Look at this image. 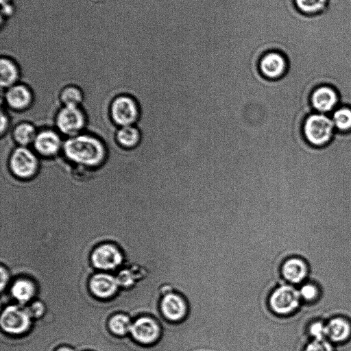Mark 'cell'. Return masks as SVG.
<instances>
[{
	"instance_id": "obj_11",
	"label": "cell",
	"mask_w": 351,
	"mask_h": 351,
	"mask_svg": "<svg viewBox=\"0 0 351 351\" xmlns=\"http://www.w3.org/2000/svg\"><path fill=\"white\" fill-rule=\"evenodd\" d=\"M90 259L95 268L101 270H112L121 264L123 256L114 245L104 243L93 250Z\"/></svg>"
},
{
	"instance_id": "obj_3",
	"label": "cell",
	"mask_w": 351,
	"mask_h": 351,
	"mask_svg": "<svg viewBox=\"0 0 351 351\" xmlns=\"http://www.w3.org/2000/svg\"><path fill=\"white\" fill-rule=\"evenodd\" d=\"M299 291L293 285L284 282L271 291L268 304L270 310L280 317H289L300 307Z\"/></svg>"
},
{
	"instance_id": "obj_29",
	"label": "cell",
	"mask_w": 351,
	"mask_h": 351,
	"mask_svg": "<svg viewBox=\"0 0 351 351\" xmlns=\"http://www.w3.org/2000/svg\"><path fill=\"white\" fill-rule=\"evenodd\" d=\"M117 279L119 286L121 285L123 287H128L134 283V277L132 273L128 270L120 271Z\"/></svg>"
},
{
	"instance_id": "obj_35",
	"label": "cell",
	"mask_w": 351,
	"mask_h": 351,
	"mask_svg": "<svg viewBox=\"0 0 351 351\" xmlns=\"http://www.w3.org/2000/svg\"><path fill=\"white\" fill-rule=\"evenodd\" d=\"M12 0H0L1 4L11 3Z\"/></svg>"
},
{
	"instance_id": "obj_27",
	"label": "cell",
	"mask_w": 351,
	"mask_h": 351,
	"mask_svg": "<svg viewBox=\"0 0 351 351\" xmlns=\"http://www.w3.org/2000/svg\"><path fill=\"white\" fill-rule=\"evenodd\" d=\"M301 300L313 302L319 296V288L313 282H304L298 289Z\"/></svg>"
},
{
	"instance_id": "obj_26",
	"label": "cell",
	"mask_w": 351,
	"mask_h": 351,
	"mask_svg": "<svg viewBox=\"0 0 351 351\" xmlns=\"http://www.w3.org/2000/svg\"><path fill=\"white\" fill-rule=\"evenodd\" d=\"M302 351H335V346L327 339H311L304 345Z\"/></svg>"
},
{
	"instance_id": "obj_4",
	"label": "cell",
	"mask_w": 351,
	"mask_h": 351,
	"mask_svg": "<svg viewBox=\"0 0 351 351\" xmlns=\"http://www.w3.org/2000/svg\"><path fill=\"white\" fill-rule=\"evenodd\" d=\"M110 115L112 121L120 127L132 125L138 121L141 109L134 97L121 95L111 102Z\"/></svg>"
},
{
	"instance_id": "obj_18",
	"label": "cell",
	"mask_w": 351,
	"mask_h": 351,
	"mask_svg": "<svg viewBox=\"0 0 351 351\" xmlns=\"http://www.w3.org/2000/svg\"><path fill=\"white\" fill-rule=\"evenodd\" d=\"M0 75L1 89L8 88L16 84L20 77L16 62L8 56H2L0 60Z\"/></svg>"
},
{
	"instance_id": "obj_19",
	"label": "cell",
	"mask_w": 351,
	"mask_h": 351,
	"mask_svg": "<svg viewBox=\"0 0 351 351\" xmlns=\"http://www.w3.org/2000/svg\"><path fill=\"white\" fill-rule=\"evenodd\" d=\"M117 142L127 149L136 148L141 143V132L138 127L127 125L121 127L116 132Z\"/></svg>"
},
{
	"instance_id": "obj_32",
	"label": "cell",
	"mask_w": 351,
	"mask_h": 351,
	"mask_svg": "<svg viewBox=\"0 0 351 351\" xmlns=\"http://www.w3.org/2000/svg\"><path fill=\"white\" fill-rule=\"evenodd\" d=\"M9 119L5 113L1 111V135L2 136L7 130L9 126Z\"/></svg>"
},
{
	"instance_id": "obj_13",
	"label": "cell",
	"mask_w": 351,
	"mask_h": 351,
	"mask_svg": "<svg viewBox=\"0 0 351 351\" xmlns=\"http://www.w3.org/2000/svg\"><path fill=\"white\" fill-rule=\"evenodd\" d=\"M280 274L283 280L291 285L303 282L308 274L306 262L299 256H292L286 258L281 265Z\"/></svg>"
},
{
	"instance_id": "obj_28",
	"label": "cell",
	"mask_w": 351,
	"mask_h": 351,
	"mask_svg": "<svg viewBox=\"0 0 351 351\" xmlns=\"http://www.w3.org/2000/svg\"><path fill=\"white\" fill-rule=\"evenodd\" d=\"M308 332L311 339H326V324L320 320L314 321L308 326Z\"/></svg>"
},
{
	"instance_id": "obj_30",
	"label": "cell",
	"mask_w": 351,
	"mask_h": 351,
	"mask_svg": "<svg viewBox=\"0 0 351 351\" xmlns=\"http://www.w3.org/2000/svg\"><path fill=\"white\" fill-rule=\"evenodd\" d=\"M45 305L40 301H35L29 307L27 308L29 314L31 317L35 318L40 317L45 313Z\"/></svg>"
},
{
	"instance_id": "obj_5",
	"label": "cell",
	"mask_w": 351,
	"mask_h": 351,
	"mask_svg": "<svg viewBox=\"0 0 351 351\" xmlns=\"http://www.w3.org/2000/svg\"><path fill=\"white\" fill-rule=\"evenodd\" d=\"M8 164L12 175L22 180L34 177L39 168V160L36 154L23 146H19L12 152Z\"/></svg>"
},
{
	"instance_id": "obj_1",
	"label": "cell",
	"mask_w": 351,
	"mask_h": 351,
	"mask_svg": "<svg viewBox=\"0 0 351 351\" xmlns=\"http://www.w3.org/2000/svg\"><path fill=\"white\" fill-rule=\"evenodd\" d=\"M66 158L86 167L100 166L106 157L104 143L90 134H77L67 138L62 145Z\"/></svg>"
},
{
	"instance_id": "obj_10",
	"label": "cell",
	"mask_w": 351,
	"mask_h": 351,
	"mask_svg": "<svg viewBox=\"0 0 351 351\" xmlns=\"http://www.w3.org/2000/svg\"><path fill=\"white\" fill-rule=\"evenodd\" d=\"M159 308L162 317L173 323L185 319L189 312L186 300L177 292L165 294L160 301Z\"/></svg>"
},
{
	"instance_id": "obj_23",
	"label": "cell",
	"mask_w": 351,
	"mask_h": 351,
	"mask_svg": "<svg viewBox=\"0 0 351 351\" xmlns=\"http://www.w3.org/2000/svg\"><path fill=\"white\" fill-rule=\"evenodd\" d=\"M132 322L130 317L124 313L112 315L108 321V328L111 332L118 337H123L130 332Z\"/></svg>"
},
{
	"instance_id": "obj_34",
	"label": "cell",
	"mask_w": 351,
	"mask_h": 351,
	"mask_svg": "<svg viewBox=\"0 0 351 351\" xmlns=\"http://www.w3.org/2000/svg\"><path fill=\"white\" fill-rule=\"evenodd\" d=\"M53 351H77L74 348L69 345H60L56 348Z\"/></svg>"
},
{
	"instance_id": "obj_21",
	"label": "cell",
	"mask_w": 351,
	"mask_h": 351,
	"mask_svg": "<svg viewBox=\"0 0 351 351\" xmlns=\"http://www.w3.org/2000/svg\"><path fill=\"white\" fill-rule=\"evenodd\" d=\"M36 130L34 125L29 122H21L18 123L13 129L12 136L15 142L19 146L26 147L33 143L36 136Z\"/></svg>"
},
{
	"instance_id": "obj_22",
	"label": "cell",
	"mask_w": 351,
	"mask_h": 351,
	"mask_svg": "<svg viewBox=\"0 0 351 351\" xmlns=\"http://www.w3.org/2000/svg\"><path fill=\"white\" fill-rule=\"evenodd\" d=\"M330 115L337 130L342 132L351 130V107L338 106Z\"/></svg>"
},
{
	"instance_id": "obj_20",
	"label": "cell",
	"mask_w": 351,
	"mask_h": 351,
	"mask_svg": "<svg viewBox=\"0 0 351 351\" xmlns=\"http://www.w3.org/2000/svg\"><path fill=\"white\" fill-rule=\"evenodd\" d=\"M12 296L20 303L29 302L36 293V287L33 282L26 278L16 280L11 287Z\"/></svg>"
},
{
	"instance_id": "obj_16",
	"label": "cell",
	"mask_w": 351,
	"mask_h": 351,
	"mask_svg": "<svg viewBox=\"0 0 351 351\" xmlns=\"http://www.w3.org/2000/svg\"><path fill=\"white\" fill-rule=\"evenodd\" d=\"M119 286L117 277L106 273H97L89 281L90 291L101 299L112 297L117 291Z\"/></svg>"
},
{
	"instance_id": "obj_12",
	"label": "cell",
	"mask_w": 351,
	"mask_h": 351,
	"mask_svg": "<svg viewBox=\"0 0 351 351\" xmlns=\"http://www.w3.org/2000/svg\"><path fill=\"white\" fill-rule=\"evenodd\" d=\"M339 104L337 91L328 85L317 86L311 93V104L315 112L330 114Z\"/></svg>"
},
{
	"instance_id": "obj_24",
	"label": "cell",
	"mask_w": 351,
	"mask_h": 351,
	"mask_svg": "<svg viewBox=\"0 0 351 351\" xmlns=\"http://www.w3.org/2000/svg\"><path fill=\"white\" fill-rule=\"evenodd\" d=\"M329 0H293L296 9L306 15H316L323 12Z\"/></svg>"
},
{
	"instance_id": "obj_31",
	"label": "cell",
	"mask_w": 351,
	"mask_h": 351,
	"mask_svg": "<svg viewBox=\"0 0 351 351\" xmlns=\"http://www.w3.org/2000/svg\"><path fill=\"white\" fill-rule=\"evenodd\" d=\"M10 275L8 270L3 266H1V290L5 288L8 280H9Z\"/></svg>"
},
{
	"instance_id": "obj_17",
	"label": "cell",
	"mask_w": 351,
	"mask_h": 351,
	"mask_svg": "<svg viewBox=\"0 0 351 351\" xmlns=\"http://www.w3.org/2000/svg\"><path fill=\"white\" fill-rule=\"evenodd\" d=\"M326 324V339L335 345H341L351 338V322L346 317L337 316Z\"/></svg>"
},
{
	"instance_id": "obj_33",
	"label": "cell",
	"mask_w": 351,
	"mask_h": 351,
	"mask_svg": "<svg viewBox=\"0 0 351 351\" xmlns=\"http://www.w3.org/2000/svg\"><path fill=\"white\" fill-rule=\"evenodd\" d=\"M14 12V7L11 3L1 5V15L4 17H10Z\"/></svg>"
},
{
	"instance_id": "obj_2",
	"label": "cell",
	"mask_w": 351,
	"mask_h": 351,
	"mask_svg": "<svg viewBox=\"0 0 351 351\" xmlns=\"http://www.w3.org/2000/svg\"><path fill=\"white\" fill-rule=\"evenodd\" d=\"M335 128L330 114L314 112L305 119L302 134L311 145L321 147L332 139Z\"/></svg>"
},
{
	"instance_id": "obj_6",
	"label": "cell",
	"mask_w": 351,
	"mask_h": 351,
	"mask_svg": "<svg viewBox=\"0 0 351 351\" xmlns=\"http://www.w3.org/2000/svg\"><path fill=\"white\" fill-rule=\"evenodd\" d=\"M130 334L140 346L150 347L156 345L162 336L159 322L151 315H142L132 322Z\"/></svg>"
},
{
	"instance_id": "obj_25",
	"label": "cell",
	"mask_w": 351,
	"mask_h": 351,
	"mask_svg": "<svg viewBox=\"0 0 351 351\" xmlns=\"http://www.w3.org/2000/svg\"><path fill=\"white\" fill-rule=\"evenodd\" d=\"M84 99L82 90L75 86H67L60 93V100L64 106H78Z\"/></svg>"
},
{
	"instance_id": "obj_15",
	"label": "cell",
	"mask_w": 351,
	"mask_h": 351,
	"mask_svg": "<svg viewBox=\"0 0 351 351\" xmlns=\"http://www.w3.org/2000/svg\"><path fill=\"white\" fill-rule=\"evenodd\" d=\"M4 97L7 105L17 111L27 109L33 102L32 90L23 84H16L7 88Z\"/></svg>"
},
{
	"instance_id": "obj_9",
	"label": "cell",
	"mask_w": 351,
	"mask_h": 351,
	"mask_svg": "<svg viewBox=\"0 0 351 351\" xmlns=\"http://www.w3.org/2000/svg\"><path fill=\"white\" fill-rule=\"evenodd\" d=\"M288 67L289 63L285 55L276 50L265 53L258 62L261 74L269 80H278L283 77Z\"/></svg>"
},
{
	"instance_id": "obj_7",
	"label": "cell",
	"mask_w": 351,
	"mask_h": 351,
	"mask_svg": "<svg viewBox=\"0 0 351 351\" xmlns=\"http://www.w3.org/2000/svg\"><path fill=\"white\" fill-rule=\"evenodd\" d=\"M58 130L63 134L73 136L86 125L84 112L77 106H64L57 113L55 119Z\"/></svg>"
},
{
	"instance_id": "obj_8",
	"label": "cell",
	"mask_w": 351,
	"mask_h": 351,
	"mask_svg": "<svg viewBox=\"0 0 351 351\" xmlns=\"http://www.w3.org/2000/svg\"><path fill=\"white\" fill-rule=\"evenodd\" d=\"M31 317L27 309L15 305L8 306L1 313V328L10 335H22L29 330Z\"/></svg>"
},
{
	"instance_id": "obj_14",
	"label": "cell",
	"mask_w": 351,
	"mask_h": 351,
	"mask_svg": "<svg viewBox=\"0 0 351 351\" xmlns=\"http://www.w3.org/2000/svg\"><path fill=\"white\" fill-rule=\"evenodd\" d=\"M35 151L41 156L51 157L58 154L62 147L60 135L49 129L40 130L33 142Z\"/></svg>"
}]
</instances>
